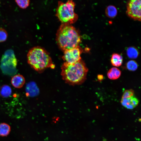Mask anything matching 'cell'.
I'll use <instances>...</instances> for the list:
<instances>
[{
  "instance_id": "1",
  "label": "cell",
  "mask_w": 141,
  "mask_h": 141,
  "mask_svg": "<svg viewBox=\"0 0 141 141\" xmlns=\"http://www.w3.org/2000/svg\"><path fill=\"white\" fill-rule=\"evenodd\" d=\"M61 74L63 80L71 85H79L86 80L88 69L81 59L74 63L64 62L61 67Z\"/></svg>"
},
{
  "instance_id": "2",
  "label": "cell",
  "mask_w": 141,
  "mask_h": 141,
  "mask_svg": "<svg viewBox=\"0 0 141 141\" xmlns=\"http://www.w3.org/2000/svg\"><path fill=\"white\" fill-rule=\"evenodd\" d=\"M56 40L60 48L64 51L79 46L81 38L74 27L71 25L62 24L57 32Z\"/></svg>"
},
{
  "instance_id": "3",
  "label": "cell",
  "mask_w": 141,
  "mask_h": 141,
  "mask_svg": "<svg viewBox=\"0 0 141 141\" xmlns=\"http://www.w3.org/2000/svg\"><path fill=\"white\" fill-rule=\"evenodd\" d=\"M27 58L28 64L38 72L49 67H55L49 53L40 46H35L30 49L27 54Z\"/></svg>"
},
{
  "instance_id": "4",
  "label": "cell",
  "mask_w": 141,
  "mask_h": 141,
  "mask_svg": "<svg viewBox=\"0 0 141 141\" xmlns=\"http://www.w3.org/2000/svg\"><path fill=\"white\" fill-rule=\"evenodd\" d=\"M75 5L71 0L66 3L58 2L56 16L62 24L71 25L77 20L78 16L74 11Z\"/></svg>"
},
{
  "instance_id": "5",
  "label": "cell",
  "mask_w": 141,
  "mask_h": 141,
  "mask_svg": "<svg viewBox=\"0 0 141 141\" xmlns=\"http://www.w3.org/2000/svg\"><path fill=\"white\" fill-rule=\"evenodd\" d=\"M17 61L13 51L11 50L6 51L2 56L1 68L3 73L11 75L15 74L16 71Z\"/></svg>"
},
{
  "instance_id": "6",
  "label": "cell",
  "mask_w": 141,
  "mask_h": 141,
  "mask_svg": "<svg viewBox=\"0 0 141 141\" xmlns=\"http://www.w3.org/2000/svg\"><path fill=\"white\" fill-rule=\"evenodd\" d=\"M120 102L123 106L127 109H131L138 105L139 101L135 96L134 90L130 89L125 91Z\"/></svg>"
},
{
  "instance_id": "7",
  "label": "cell",
  "mask_w": 141,
  "mask_h": 141,
  "mask_svg": "<svg viewBox=\"0 0 141 141\" xmlns=\"http://www.w3.org/2000/svg\"><path fill=\"white\" fill-rule=\"evenodd\" d=\"M141 11V0H131L128 3L126 13L131 18L140 21Z\"/></svg>"
},
{
  "instance_id": "8",
  "label": "cell",
  "mask_w": 141,
  "mask_h": 141,
  "mask_svg": "<svg viewBox=\"0 0 141 141\" xmlns=\"http://www.w3.org/2000/svg\"><path fill=\"white\" fill-rule=\"evenodd\" d=\"M82 52V49L78 46L64 51L62 58L65 62L70 64L74 63L81 59L80 55Z\"/></svg>"
},
{
  "instance_id": "9",
  "label": "cell",
  "mask_w": 141,
  "mask_h": 141,
  "mask_svg": "<svg viewBox=\"0 0 141 141\" xmlns=\"http://www.w3.org/2000/svg\"><path fill=\"white\" fill-rule=\"evenodd\" d=\"M11 83L15 87L20 88L23 86L25 83V80L22 75L17 74L14 75L12 78Z\"/></svg>"
},
{
  "instance_id": "10",
  "label": "cell",
  "mask_w": 141,
  "mask_h": 141,
  "mask_svg": "<svg viewBox=\"0 0 141 141\" xmlns=\"http://www.w3.org/2000/svg\"><path fill=\"white\" fill-rule=\"evenodd\" d=\"M111 63L113 66L118 67L121 65L123 62V58L120 54L114 53L112 54L110 60Z\"/></svg>"
},
{
  "instance_id": "11",
  "label": "cell",
  "mask_w": 141,
  "mask_h": 141,
  "mask_svg": "<svg viewBox=\"0 0 141 141\" xmlns=\"http://www.w3.org/2000/svg\"><path fill=\"white\" fill-rule=\"evenodd\" d=\"M121 72L118 68L113 67L109 69L107 73L108 78L111 80L117 79L120 76Z\"/></svg>"
},
{
  "instance_id": "12",
  "label": "cell",
  "mask_w": 141,
  "mask_h": 141,
  "mask_svg": "<svg viewBox=\"0 0 141 141\" xmlns=\"http://www.w3.org/2000/svg\"><path fill=\"white\" fill-rule=\"evenodd\" d=\"M11 130V127L8 124L5 123L0 124V136H7L10 133Z\"/></svg>"
},
{
  "instance_id": "13",
  "label": "cell",
  "mask_w": 141,
  "mask_h": 141,
  "mask_svg": "<svg viewBox=\"0 0 141 141\" xmlns=\"http://www.w3.org/2000/svg\"><path fill=\"white\" fill-rule=\"evenodd\" d=\"M128 57L131 59L137 58L139 54V52L137 49L134 47L128 48L126 51Z\"/></svg>"
},
{
  "instance_id": "14",
  "label": "cell",
  "mask_w": 141,
  "mask_h": 141,
  "mask_svg": "<svg viewBox=\"0 0 141 141\" xmlns=\"http://www.w3.org/2000/svg\"><path fill=\"white\" fill-rule=\"evenodd\" d=\"M117 13V10L114 6L110 5L108 6L105 10L106 15L110 18H113L115 17Z\"/></svg>"
},
{
  "instance_id": "15",
  "label": "cell",
  "mask_w": 141,
  "mask_h": 141,
  "mask_svg": "<svg viewBox=\"0 0 141 141\" xmlns=\"http://www.w3.org/2000/svg\"><path fill=\"white\" fill-rule=\"evenodd\" d=\"M1 95L4 97H7L9 96L11 93V90L8 85H4L2 86L0 91Z\"/></svg>"
},
{
  "instance_id": "16",
  "label": "cell",
  "mask_w": 141,
  "mask_h": 141,
  "mask_svg": "<svg viewBox=\"0 0 141 141\" xmlns=\"http://www.w3.org/2000/svg\"><path fill=\"white\" fill-rule=\"evenodd\" d=\"M127 68L130 71H134L138 67V64L135 61L131 60L129 61L126 64Z\"/></svg>"
},
{
  "instance_id": "17",
  "label": "cell",
  "mask_w": 141,
  "mask_h": 141,
  "mask_svg": "<svg viewBox=\"0 0 141 141\" xmlns=\"http://www.w3.org/2000/svg\"><path fill=\"white\" fill-rule=\"evenodd\" d=\"M17 5L21 8L25 9L30 4V1L29 0H20L15 1Z\"/></svg>"
},
{
  "instance_id": "18",
  "label": "cell",
  "mask_w": 141,
  "mask_h": 141,
  "mask_svg": "<svg viewBox=\"0 0 141 141\" xmlns=\"http://www.w3.org/2000/svg\"><path fill=\"white\" fill-rule=\"evenodd\" d=\"M32 83L27 84L26 86V91L27 95L28 96H32L33 95L32 92L34 91L35 86Z\"/></svg>"
},
{
  "instance_id": "19",
  "label": "cell",
  "mask_w": 141,
  "mask_h": 141,
  "mask_svg": "<svg viewBox=\"0 0 141 141\" xmlns=\"http://www.w3.org/2000/svg\"><path fill=\"white\" fill-rule=\"evenodd\" d=\"M8 37V33L4 28H0V43L5 41Z\"/></svg>"
},
{
  "instance_id": "20",
  "label": "cell",
  "mask_w": 141,
  "mask_h": 141,
  "mask_svg": "<svg viewBox=\"0 0 141 141\" xmlns=\"http://www.w3.org/2000/svg\"><path fill=\"white\" fill-rule=\"evenodd\" d=\"M102 76L101 75H99L98 76V79L99 80H101V79H102V78H103V77H102Z\"/></svg>"
}]
</instances>
